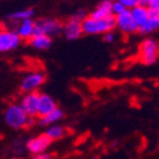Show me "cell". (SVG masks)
Wrapping results in <instances>:
<instances>
[{
  "label": "cell",
  "instance_id": "obj_1",
  "mask_svg": "<svg viewBox=\"0 0 159 159\" xmlns=\"http://www.w3.org/2000/svg\"><path fill=\"white\" fill-rule=\"evenodd\" d=\"M82 29L86 35H104L105 33L116 29L115 15L109 18H92L89 15L82 22Z\"/></svg>",
  "mask_w": 159,
  "mask_h": 159
},
{
  "label": "cell",
  "instance_id": "obj_2",
  "mask_svg": "<svg viewBox=\"0 0 159 159\" xmlns=\"http://www.w3.org/2000/svg\"><path fill=\"white\" fill-rule=\"evenodd\" d=\"M139 61L144 66H153L159 59V42L155 38L147 37L139 43Z\"/></svg>",
  "mask_w": 159,
  "mask_h": 159
},
{
  "label": "cell",
  "instance_id": "obj_3",
  "mask_svg": "<svg viewBox=\"0 0 159 159\" xmlns=\"http://www.w3.org/2000/svg\"><path fill=\"white\" fill-rule=\"evenodd\" d=\"M4 120L9 128L19 130L28 128L29 116L25 114L20 104H10L4 112Z\"/></svg>",
  "mask_w": 159,
  "mask_h": 159
},
{
  "label": "cell",
  "instance_id": "obj_4",
  "mask_svg": "<svg viewBox=\"0 0 159 159\" xmlns=\"http://www.w3.org/2000/svg\"><path fill=\"white\" fill-rule=\"evenodd\" d=\"M63 32V23L57 18L44 16L35 20V34H47L49 37L59 35Z\"/></svg>",
  "mask_w": 159,
  "mask_h": 159
},
{
  "label": "cell",
  "instance_id": "obj_5",
  "mask_svg": "<svg viewBox=\"0 0 159 159\" xmlns=\"http://www.w3.org/2000/svg\"><path fill=\"white\" fill-rule=\"evenodd\" d=\"M46 82V75L41 71H33L27 73L20 82V91L23 93L34 92L39 87H42Z\"/></svg>",
  "mask_w": 159,
  "mask_h": 159
},
{
  "label": "cell",
  "instance_id": "obj_6",
  "mask_svg": "<svg viewBox=\"0 0 159 159\" xmlns=\"http://www.w3.org/2000/svg\"><path fill=\"white\" fill-rule=\"evenodd\" d=\"M115 22H116V29L123 34H135L139 32V27L135 23L130 10H125L115 15Z\"/></svg>",
  "mask_w": 159,
  "mask_h": 159
},
{
  "label": "cell",
  "instance_id": "obj_7",
  "mask_svg": "<svg viewBox=\"0 0 159 159\" xmlns=\"http://www.w3.org/2000/svg\"><path fill=\"white\" fill-rule=\"evenodd\" d=\"M22 38L15 30L0 29V52H9L19 47Z\"/></svg>",
  "mask_w": 159,
  "mask_h": 159
},
{
  "label": "cell",
  "instance_id": "obj_8",
  "mask_svg": "<svg viewBox=\"0 0 159 159\" xmlns=\"http://www.w3.org/2000/svg\"><path fill=\"white\" fill-rule=\"evenodd\" d=\"M53 142L43 133L41 135H37L34 138H30L29 140L25 143V149L32 153V154H39V153H44L48 150Z\"/></svg>",
  "mask_w": 159,
  "mask_h": 159
},
{
  "label": "cell",
  "instance_id": "obj_9",
  "mask_svg": "<svg viewBox=\"0 0 159 159\" xmlns=\"http://www.w3.org/2000/svg\"><path fill=\"white\" fill-rule=\"evenodd\" d=\"M39 97L41 93L38 91L34 92H28L24 93L22 100H20V106L25 111V114L29 117H37L38 116V105H39Z\"/></svg>",
  "mask_w": 159,
  "mask_h": 159
},
{
  "label": "cell",
  "instance_id": "obj_10",
  "mask_svg": "<svg viewBox=\"0 0 159 159\" xmlns=\"http://www.w3.org/2000/svg\"><path fill=\"white\" fill-rule=\"evenodd\" d=\"M63 35L68 41H76V39L81 38L84 34L82 29V22L77 20L76 18L70 16L67 20L63 23Z\"/></svg>",
  "mask_w": 159,
  "mask_h": 159
},
{
  "label": "cell",
  "instance_id": "obj_11",
  "mask_svg": "<svg viewBox=\"0 0 159 159\" xmlns=\"http://www.w3.org/2000/svg\"><path fill=\"white\" fill-rule=\"evenodd\" d=\"M149 9V8H148ZM159 32V10L149 9V19L148 22L139 28V34L150 35L153 33Z\"/></svg>",
  "mask_w": 159,
  "mask_h": 159
},
{
  "label": "cell",
  "instance_id": "obj_12",
  "mask_svg": "<svg viewBox=\"0 0 159 159\" xmlns=\"http://www.w3.org/2000/svg\"><path fill=\"white\" fill-rule=\"evenodd\" d=\"M57 107H58L57 102L51 95L41 93V97H39V105H38V117L46 116L47 114L52 112Z\"/></svg>",
  "mask_w": 159,
  "mask_h": 159
},
{
  "label": "cell",
  "instance_id": "obj_13",
  "mask_svg": "<svg viewBox=\"0 0 159 159\" xmlns=\"http://www.w3.org/2000/svg\"><path fill=\"white\" fill-rule=\"evenodd\" d=\"M15 32L18 33V35L22 39L29 41V39L35 34V20H33V19H25V20L16 23Z\"/></svg>",
  "mask_w": 159,
  "mask_h": 159
},
{
  "label": "cell",
  "instance_id": "obj_14",
  "mask_svg": "<svg viewBox=\"0 0 159 159\" xmlns=\"http://www.w3.org/2000/svg\"><path fill=\"white\" fill-rule=\"evenodd\" d=\"M112 3L114 0H101L91 11L90 16L92 18H109L112 14Z\"/></svg>",
  "mask_w": 159,
  "mask_h": 159
},
{
  "label": "cell",
  "instance_id": "obj_15",
  "mask_svg": "<svg viewBox=\"0 0 159 159\" xmlns=\"http://www.w3.org/2000/svg\"><path fill=\"white\" fill-rule=\"evenodd\" d=\"M29 43L33 48L38 51H47L52 46V37L47 34H34L29 39Z\"/></svg>",
  "mask_w": 159,
  "mask_h": 159
},
{
  "label": "cell",
  "instance_id": "obj_16",
  "mask_svg": "<svg viewBox=\"0 0 159 159\" xmlns=\"http://www.w3.org/2000/svg\"><path fill=\"white\" fill-rule=\"evenodd\" d=\"M65 116V112L62 111V109L57 107L56 110H53L52 112L47 114L46 116L43 117H39V121L38 124L41 126H49V125H53V124H57L58 121H61Z\"/></svg>",
  "mask_w": 159,
  "mask_h": 159
},
{
  "label": "cell",
  "instance_id": "obj_17",
  "mask_svg": "<svg viewBox=\"0 0 159 159\" xmlns=\"http://www.w3.org/2000/svg\"><path fill=\"white\" fill-rule=\"evenodd\" d=\"M130 11H131V15H133L134 20H135V23L138 24L139 28H140L142 25H144L148 22V19H149V9L147 7L136 5Z\"/></svg>",
  "mask_w": 159,
  "mask_h": 159
},
{
  "label": "cell",
  "instance_id": "obj_18",
  "mask_svg": "<svg viewBox=\"0 0 159 159\" xmlns=\"http://www.w3.org/2000/svg\"><path fill=\"white\" fill-rule=\"evenodd\" d=\"M66 128L62 126V125H58V124H53V125H49L47 126V130L44 131V134L51 139L52 142H56V140H59L66 136Z\"/></svg>",
  "mask_w": 159,
  "mask_h": 159
},
{
  "label": "cell",
  "instance_id": "obj_19",
  "mask_svg": "<svg viewBox=\"0 0 159 159\" xmlns=\"http://www.w3.org/2000/svg\"><path fill=\"white\" fill-rule=\"evenodd\" d=\"M34 15V10L32 8H27V9H20V10H15L11 14L8 15L9 20L14 22V23H19L25 19H32Z\"/></svg>",
  "mask_w": 159,
  "mask_h": 159
},
{
  "label": "cell",
  "instance_id": "obj_20",
  "mask_svg": "<svg viewBox=\"0 0 159 159\" xmlns=\"http://www.w3.org/2000/svg\"><path fill=\"white\" fill-rule=\"evenodd\" d=\"M128 10L120 2H117V0H114V3H112V14L114 15H117V14H120L123 11Z\"/></svg>",
  "mask_w": 159,
  "mask_h": 159
},
{
  "label": "cell",
  "instance_id": "obj_21",
  "mask_svg": "<svg viewBox=\"0 0 159 159\" xmlns=\"http://www.w3.org/2000/svg\"><path fill=\"white\" fill-rule=\"evenodd\" d=\"M89 15H90V14H87V11H86L85 9H78V10H76V11L72 14L73 18H76L77 20H81V22H84Z\"/></svg>",
  "mask_w": 159,
  "mask_h": 159
},
{
  "label": "cell",
  "instance_id": "obj_22",
  "mask_svg": "<svg viewBox=\"0 0 159 159\" xmlns=\"http://www.w3.org/2000/svg\"><path fill=\"white\" fill-rule=\"evenodd\" d=\"M102 39H104V42H106V43H112V42H115V41H116V33H115V30H110V32L105 33V34L102 35Z\"/></svg>",
  "mask_w": 159,
  "mask_h": 159
},
{
  "label": "cell",
  "instance_id": "obj_23",
  "mask_svg": "<svg viewBox=\"0 0 159 159\" xmlns=\"http://www.w3.org/2000/svg\"><path fill=\"white\" fill-rule=\"evenodd\" d=\"M117 2H120L128 10H131L138 5V0H117Z\"/></svg>",
  "mask_w": 159,
  "mask_h": 159
},
{
  "label": "cell",
  "instance_id": "obj_24",
  "mask_svg": "<svg viewBox=\"0 0 159 159\" xmlns=\"http://www.w3.org/2000/svg\"><path fill=\"white\" fill-rule=\"evenodd\" d=\"M32 159H53V154L44 152V153H39V154H33Z\"/></svg>",
  "mask_w": 159,
  "mask_h": 159
},
{
  "label": "cell",
  "instance_id": "obj_25",
  "mask_svg": "<svg viewBox=\"0 0 159 159\" xmlns=\"http://www.w3.org/2000/svg\"><path fill=\"white\" fill-rule=\"evenodd\" d=\"M147 8L159 10V0H148L147 2Z\"/></svg>",
  "mask_w": 159,
  "mask_h": 159
},
{
  "label": "cell",
  "instance_id": "obj_26",
  "mask_svg": "<svg viewBox=\"0 0 159 159\" xmlns=\"http://www.w3.org/2000/svg\"><path fill=\"white\" fill-rule=\"evenodd\" d=\"M147 2H148V0H138V5L147 7Z\"/></svg>",
  "mask_w": 159,
  "mask_h": 159
},
{
  "label": "cell",
  "instance_id": "obj_27",
  "mask_svg": "<svg viewBox=\"0 0 159 159\" xmlns=\"http://www.w3.org/2000/svg\"><path fill=\"white\" fill-rule=\"evenodd\" d=\"M90 159H100L98 157H92V158H90Z\"/></svg>",
  "mask_w": 159,
  "mask_h": 159
}]
</instances>
